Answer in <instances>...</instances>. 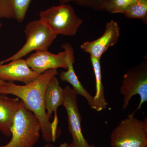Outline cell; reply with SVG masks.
<instances>
[{
    "instance_id": "cell-17",
    "label": "cell",
    "mask_w": 147,
    "mask_h": 147,
    "mask_svg": "<svg viewBox=\"0 0 147 147\" xmlns=\"http://www.w3.org/2000/svg\"><path fill=\"white\" fill-rule=\"evenodd\" d=\"M60 4L73 2L77 5L96 11H106L110 0H59Z\"/></svg>"
},
{
    "instance_id": "cell-15",
    "label": "cell",
    "mask_w": 147,
    "mask_h": 147,
    "mask_svg": "<svg viewBox=\"0 0 147 147\" xmlns=\"http://www.w3.org/2000/svg\"><path fill=\"white\" fill-rule=\"evenodd\" d=\"M90 60L96 82V93L93 96V110L100 112L104 109H107L108 105L104 95V88L102 83L100 60L90 57Z\"/></svg>"
},
{
    "instance_id": "cell-20",
    "label": "cell",
    "mask_w": 147,
    "mask_h": 147,
    "mask_svg": "<svg viewBox=\"0 0 147 147\" xmlns=\"http://www.w3.org/2000/svg\"><path fill=\"white\" fill-rule=\"evenodd\" d=\"M7 82H4L0 79V86H5Z\"/></svg>"
},
{
    "instance_id": "cell-5",
    "label": "cell",
    "mask_w": 147,
    "mask_h": 147,
    "mask_svg": "<svg viewBox=\"0 0 147 147\" xmlns=\"http://www.w3.org/2000/svg\"><path fill=\"white\" fill-rule=\"evenodd\" d=\"M26 42L18 52L2 61L1 64L22 59L33 51L48 50L57 35L54 34L40 19L29 22L25 29Z\"/></svg>"
},
{
    "instance_id": "cell-18",
    "label": "cell",
    "mask_w": 147,
    "mask_h": 147,
    "mask_svg": "<svg viewBox=\"0 0 147 147\" xmlns=\"http://www.w3.org/2000/svg\"><path fill=\"white\" fill-rule=\"evenodd\" d=\"M136 0H110L106 11L111 13H123Z\"/></svg>"
},
{
    "instance_id": "cell-21",
    "label": "cell",
    "mask_w": 147,
    "mask_h": 147,
    "mask_svg": "<svg viewBox=\"0 0 147 147\" xmlns=\"http://www.w3.org/2000/svg\"><path fill=\"white\" fill-rule=\"evenodd\" d=\"M2 24H1V23H0V29H1V28H2Z\"/></svg>"
},
{
    "instance_id": "cell-10",
    "label": "cell",
    "mask_w": 147,
    "mask_h": 147,
    "mask_svg": "<svg viewBox=\"0 0 147 147\" xmlns=\"http://www.w3.org/2000/svg\"><path fill=\"white\" fill-rule=\"evenodd\" d=\"M40 74L30 68L26 60L18 59L7 64H0V79L4 82H19L28 84Z\"/></svg>"
},
{
    "instance_id": "cell-12",
    "label": "cell",
    "mask_w": 147,
    "mask_h": 147,
    "mask_svg": "<svg viewBox=\"0 0 147 147\" xmlns=\"http://www.w3.org/2000/svg\"><path fill=\"white\" fill-rule=\"evenodd\" d=\"M21 104L18 98L0 94V131L6 137L11 136L13 119Z\"/></svg>"
},
{
    "instance_id": "cell-3",
    "label": "cell",
    "mask_w": 147,
    "mask_h": 147,
    "mask_svg": "<svg viewBox=\"0 0 147 147\" xmlns=\"http://www.w3.org/2000/svg\"><path fill=\"white\" fill-rule=\"evenodd\" d=\"M40 19L54 34L73 36L83 23L69 4L53 6L40 13Z\"/></svg>"
},
{
    "instance_id": "cell-14",
    "label": "cell",
    "mask_w": 147,
    "mask_h": 147,
    "mask_svg": "<svg viewBox=\"0 0 147 147\" xmlns=\"http://www.w3.org/2000/svg\"><path fill=\"white\" fill-rule=\"evenodd\" d=\"M64 91L60 85L57 76L53 77L46 89L45 106L47 115L51 119L53 113H57L58 108L63 105Z\"/></svg>"
},
{
    "instance_id": "cell-2",
    "label": "cell",
    "mask_w": 147,
    "mask_h": 147,
    "mask_svg": "<svg viewBox=\"0 0 147 147\" xmlns=\"http://www.w3.org/2000/svg\"><path fill=\"white\" fill-rule=\"evenodd\" d=\"M40 126L36 117L21 100L11 129V139L0 147H34L39 141Z\"/></svg>"
},
{
    "instance_id": "cell-4",
    "label": "cell",
    "mask_w": 147,
    "mask_h": 147,
    "mask_svg": "<svg viewBox=\"0 0 147 147\" xmlns=\"http://www.w3.org/2000/svg\"><path fill=\"white\" fill-rule=\"evenodd\" d=\"M112 147H147V120L129 114L113 129L110 136Z\"/></svg>"
},
{
    "instance_id": "cell-8",
    "label": "cell",
    "mask_w": 147,
    "mask_h": 147,
    "mask_svg": "<svg viewBox=\"0 0 147 147\" xmlns=\"http://www.w3.org/2000/svg\"><path fill=\"white\" fill-rule=\"evenodd\" d=\"M120 35V28L117 22L110 20L106 23L105 32L100 37L93 41L84 42L80 47L90 57L100 60L109 47L117 43Z\"/></svg>"
},
{
    "instance_id": "cell-13",
    "label": "cell",
    "mask_w": 147,
    "mask_h": 147,
    "mask_svg": "<svg viewBox=\"0 0 147 147\" xmlns=\"http://www.w3.org/2000/svg\"><path fill=\"white\" fill-rule=\"evenodd\" d=\"M32 0H0V19H13L22 23Z\"/></svg>"
},
{
    "instance_id": "cell-19",
    "label": "cell",
    "mask_w": 147,
    "mask_h": 147,
    "mask_svg": "<svg viewBox=\"0 0 147 147\" xmlns=\"http://www.w3.org/2000/svg\"><path fill=\"white\" fill-rule=\"evenodd\" d=\"M42 147H55L54 145L51 144L50 143H47V144L44 145ZM58 147H74L71 144H67V143L62 144L59 146Z\"/></svg>"
},
{
    "instance_id": "cell-9",
    "label": "cell",
    "mask_w": 147,
    "mask_h": 147,
    "mask_svg": "<svg viewBox=\"0 0 147 147\" xmlns=\"http://www.w3.org/2000/svg\"><path fill=\"white\" fill-rule=\"evenodd\" d=\"M30 68L40 74L50 69L67 68L66 54L63 50L57 54H53L48 50L36 52L26 59Z\"/></svg>"
},
{
    "instance_id": "cell-16",
    "label": "cell",
    "mask_w": 147,
    "mask_h": 147,
    "mask_svg": "<svg viewBox=\"0 0 147 147\" xmlns=\"http://www.w3.org/2000/svg\"><path fill=\"white\" fill-rule=\"evenodd\" d=\"M129 18L141 19L147 24V0H136L123 13Z\"/></svg>"
},
{
    "instance_id": "cell-11",
    "label": "cell",
    "mask_w": 147,
    "mask_h": 147,
    "mask_svg": "<svg viewBox=\"0 0 147 147\" xmlns=\"http://www.w3.org/2000/svg\"><path fill=\"white\" fill-rule=\"evenodd\" d=\"M61 47L66 54L67 68L66 71H62L59 74L60 79L62 81L70 84L77 94L85 98L91 108L93 109V96L84 88L74 71L73 65L75 62V55L73 47L69 42L63 43Z\"/></svg>"
},
{
    "instance_id": "cell-1",
    "label": "cell",
    "mask_w": 147,
    "mask_h": 147,
    "mask_svg": "<svg viewBox=\"0 0 147 147\" xmlns=\"http://www.w3.org/2000/svg\"><path fill=\"white\" fill-rule=\"evenodd\" d=\"M58 74L57 69H49L34 81L24 86L7 82L5 86H0V94L17 96L33 113L39 122L42 139L47 143L53 142V136L50 119L45 108V92L51 80Z\"/></svg>"
},
{
    "instance_id": "cell-7",
    "label": "cell",
    "mask_w": 147,
    "mask_h": 147,
    "mask_svg": "<svg viewBox=\"0 0 147 147\" xmlns=\"http://www.w3.org/2000/svg\"><path fill=\"white\" fill-rule=\"evenodd\" d=\"M64 91V106L68 120L69 131L72 137L71 144L74 147H96L90 145L84 136L82 131V117L78 104V94L73 88L66 86Z\"/></svg>"
},
{
    "instance_id": "cell-6",
    "label": "cell",
    "mask_w": 147,
    "mask_h": 147,
    "mask_svg": "<svg viewBox=\"0 0 147 147\" xmlns=\"http://www.w3.org/2000/svg\"><path fill=\"white\" fill-rule=\"evenodd\" d=\"M120 92L124 96L123 110H126L133 96L138 95L140 98L139 105L134 115L147 101V62L144 61L139 64L129 69L124 74Z\"/></svg>"
}]
</instances>
